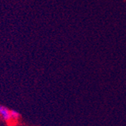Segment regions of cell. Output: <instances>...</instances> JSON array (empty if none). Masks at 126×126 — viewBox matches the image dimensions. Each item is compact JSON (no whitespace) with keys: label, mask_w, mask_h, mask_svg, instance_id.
Here are the masks:
<instances>
[{"label":"cell","mask_w":126,"mask_h":126,"mask_svg":"<svg viewBox=\"0 0 126 126\" xmlns=\"http://www.w3.org/2000/svg\"><path fill=\"white\" fill-rule=\"evenodd\" d=\"M0 117L5 122H9L11 120L10 110L7 107L2 105H0Z\"/></svg>","instance_id":"6da1fadb"},{"label":"cell","mask_w":126,"mask_h":126,"mask_svg":"<svg viewBox=\"0 0 126 126\" xmlns=\"http://www.w3.org/2000/svg\"><path fill=\"white\" fill-rule=\"evenodd\" d=\"M10 112H11V119L13 120H17L19 118H20V113L18 112H17L16 110H10Z\"/></svg>","instance_id":"7a4b0ae2"}]
</instances>
